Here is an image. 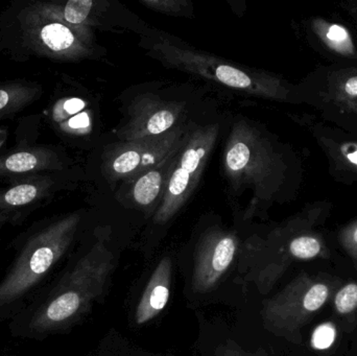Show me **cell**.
Segmentation results:
<instances>
[{"mask_svg": "<svg viewBox=\"0 0 357 356\" xmlns=\"http://www.w3.org/2000/svg\"><path fill=\"white\" fill-rule=\"evenodd\" d=\"M115 265L116 259L104 240L77 254L8 321L10 336L41 342L73 330L104 295Z\"/></svg>", "mask_w": 357, "mask_h": 356, "instance_id": "obj_1", "label": "cell"}, {"mask_svg": "<svg viewBox=\"0 0 357 356\" xmlns=\"http://www.w3.org/2000/svg\"><path fill=\"white\" fill-rule=\"evenodd\" d=\"M66 160L52 146H25L0 156V181L8 183L65 169Z\"/></svg>", "mask_w": 357, "mask_h": 356, "instance_id": "obj_11", "label": "cell"}, {"mask_svg": "<svg viewBox=\"0 0 357 356\" xmlns=\"http://www.w3.org/2000/svg\"><path fill=\"white\" fill-rule=\"evenodd\" d=\"M236 238L233 234L214 231L199 242L193 265L192 288L195 293L211 292L228 272L236 256Z\"/></svg>", "mask_w": 357, "mask_h": 356, "instance_id": "obj_8", "label": "cell"}, {"mask_svg": "<svg viewBox=\"0 0 357 356\" xmlns=\"http://www.w3.org/2000/svg\"><path fill=\"white\" fill-rule=\"evenodd\" d=\"M136 100L131 119L119 132L121 141L161 135L177 127L183 112L182 105L165 102L155 95H144Z\"/></svg>", "mask_w": 357, "mask_h": 356, "instance_id": "obj_9", "label": "cell"}, {"mask_svg": "<svg viewBox=\"0 0 357 356\" xmlns=\"http://www.w3.org/2000/svg\"><path fill=\"white\" fill-rule=\"evenodd\" d=\"M43 94L42 86L25 79L0 83V121L10 118L39 100Z\"/></svg>", "mask_w": 357, "mask_h": 356, "instance_id": "obj_15", "label": "cell"}, {"mask_svg": "<svg viewBox=\"0 0 357 356\" xmlns=\"http://www.w3.org/2000/svg\"><path fill=\"white\" fill-rule=\"evenodd\" d=\"M190 131L187 125H177L161 135L121 141L105 157V176L110 180L136 179L177 155Z\"/></svg>", "mask_w": 357, "mask_h": 356, "instance_id": "obj_6", "label": "cell"}, {"mask_svg": "<svg viewBox=\"0 0 357 356\" xmlns=\"http://www.w3.org/2000/svg\"><path fill=\"white\" fill-rule=\"evenodd\" d=\"M56 173H41L12 181L0 188V213H8L22 224L35 209L50 201L58 192Z\"/></svg>", "mask_w": 357, "mask_h": 356, "instance_id": "obj_10", "label": "cell"}, {"mask_svg": "<svg viewBox=\"0 0 357 356\" xmlns=\"http://www.w3.org/2000/svg\"><path fill=\"white\" fill-rule=\"evenodd\" d=\"M8 224H12V225H20L18 219L14 217V215H8V213H0V229L4 227V226L8 225Z\"/></svg>", "mask_w": 357, "mask_h": 356, "instance_id": "obj_25", "label": "cell"}, {"mask_svg": "<svg viewBox=\"0 0 357 356\" xmlns=\"http://www.w3.org/2000/svg\"><path fill=\"white\" fill-rule=\"evenodd\" d=\"M243 356H271L268 355V353H266V351L261 350V349H259V350L256 351V353H243Z\"/></svg>", "mask_w": 357, "mask_h": 356, "instance_id": "obj_27", "label": "cell"}, {"mask_svg": "<svg viewBox=\"0 0 357 356\" xmlns=\"http://www.w3.org/2000/svg\"><path fill=\"white\" fill-rule=\"evenodd\" d=\"M86 107V102L81 98H68L56 102L52 110V121L60 123L68 118L69 116L79 114Z\"/></svg>", "mask_w": 357, "mask_h": 356, "instance_id": "obj_19", "label": "cell"}, {"mask_svg": "<svg viewBox=\"0 0 357 356\" xmlns=\"http://www.w3.org/2000/svg\"><path fill=\"white\" fill-rule=\"evenodd\" d=\"M340 280L299 274L262 305V323L268 332L294 344L302 343L304 326L328 302Z\"/></svg>", "mask_w": 357, "mask_h": 356, "instance_id": "obj_3", "label": "cell"}, {"mask_svg": "<svg viewBox=\"0 0 357 356\" xmlns=\"http://www.w3.org/2000/svg\"><path fill=\"white\" fill-rule=\"evenodd\" d=\"M173 263L169 256L159 261L142 293L135 311L137 325H144L158 317L169 303L171 296Z\"/></svg>", "mask_w": 357, "mask_h": 356, "instance_id": "obj_13", "label": "cell"}, {"mask_svg": "<svg viewBox=\"0 0 357 356\" xmlns=\"http://www.w3.org/2000/svg\"><path fill=\"white\" fill-rule=\"evenodd\" d=\"M319 33L331 49L343 54H351L354 52L351 37L345 27L339 24H324Z\"/></svg>", "mask_w": 357, "mask_h": 356, "instance_id": "obj_17", "label": "cell"}, {"mask_svg": "<svg viewBox=\"0 0 357 356\" xmlns=\"http://www.w3.org/2000/svg\"><path fill=\"white\" fill-rule=\"evenodd\" d=\"M218 135V125L191 130L174 163L160 205L154 215L155 223L165 224L173 219L188 200L199 183Z\"/></svg>", "mask_w": 357, "mask_h": 356, "instance_id": "obj_5", "label": "cell"}, {"mask_svg": "<svg viewBox=\"0 0 357 356\" xmlns=\"http://www.w3.org/2000/svg\"><path fill=\"white\" fill-rule=\"evenodd\" d=\"M228 175L236 181H254L266 171V160L251 134H234L225 157Z\"/></svg>", "mask_w": 357, "mask_h": 356, "instance_id": "obj_12", "label": "cell"}, {"mask_svg": "<svg viewBox=\"0 0 357 356\" xmlns=\"http://www.w3.org/2000/svg\"><path fill=\"white\" fill-rule=\"evenodd\" d=\"M81 223V213H70L38 222L13 240L14 257L0 280V323L18 315L52 281Z\"/></svg>", "mask_w": 357, "mask_h": 356, "instance_id": "obj_2", "label": "cell"}, {"mask_svg": "<svg viewBox=\"0 0 357 356\" xmlns=\"http://www.w3.org/2000/svg\"><path fill=\"white\" fill-rule=\"evenodd\" d=\"M333 307L339 315L346 316L357 309V284L350 282L340 288L333 298Z\"/></svg>", "mask_w": 357, "mask_h": 356, "instance_id": "obj_18", "label": "cell"}, {"mask_svg": "<svg viewBox=\"0 0 357 356\" xmlns=\"http://www.w3.org/2000/svg\"><path fill=\"white\" fill-rule=\"evenodd\" d=\"M342 98L345 100H354L357 102V75L356 77H349L346 79L345 83L342 86ZM357 109V106L354 107Z\"/></svg>", "mask_w": 357, "mask_h": 356, "instance_id": "obj_23", "label": "cell"}, {"mask_svg": "<svg viewBox=\"0 0 357 356\" xmlns=\"http://www.w3.org/2000/svg\"><path fill=\"white\" fill-rule=\"evenodd\" d=\"M8 132L6 131V129H2L0 127V150L3 148L4 144H6V140H8Z\"/></svg>", "mask_w": 357, "mask_h": 356, "instance_id": "obj_26", "label": "cell"}, {"mask_svg": "<svg viewBox=\"0 0 357 356\" xmlns=\"http://www.w3.org/2000/svg\"><path fill=\"white\" fill-rule=\"evenodd\" d=\"M59 127L66 133H82L90 127V117L87 112L82 111L70 118L58 123Z\"/></svg>", "mask_w": 357, "mask_h": 356, "instance_id": "obj_21", "label": "cell"}, {"mask_svg": "<svg viewBox=\"0 0 357 356\" xmlns=\"http://www.w3.org/2000/svg\"><path fill=\"white\" fill-rule=\"evenodd\" d=\"M177 155L167 159L158 167L144 171L142 175L136 178L132 194H133L134 201L139 206L149 208L155 204L159 198L162 199L163 192H165V186Z\"/></svg>", "mask_w": 357, "mask_h": 356, "instance_id": "obj_16", "label": "cell"}, {"mask_svg": "<svg viewBox=\"0 0 357 356\" xmlns=\"http://www.w3.org/2000/svg\"><path fill=\"white\" fill-rule=\"evenodd\" d=\"M18 41L40 58L75 61L90 54V31H79L56 20L31 3L17 16Z\"/></svg>", "mask_w": 357, "mask_h": 356, "instance_id": "obj_4", "label": "cell"}, {"mask_svg": "<svg viewBox=\"0 0 357 356\" xmlns=\"http://www.w3.org/2000/svg\"><path fill=\"white\" fill-rule=\"evenodd\" d=\"M144 4L150 6L153 10H161L165 13H178L187 6V2L167 0V1H144Z\"/></svg>", "mask_w": 357, "mask_h": 356, "instance_id": "obj_22", "label": "cell"}, {"mask_svg": "<svg viewBox=\"0 0 357 356\" xmlns=\"http://www.w3.org/2000/svg\"><path fill=\"white\" fill-rule=\"evenodd\" d=\"M215 356H243V353L232 343H226L216 351Z\"/></svg>", "mask_w": 357, "mask_h": 356, "instance_id": "obj_24", "label": "cell"}, {"mask_svg": "<svg viewBox=\"0 0 357 356\" xmlns=\"http://www.w3.org/2000/svg\"><path fill=\"white\" fill-rule=\"evenodd\" d=\"M156 49L172 64L195 75L213 79L228 87L245 90L250 93L266 98L278 100L287 98V89L281 85L279 79L270 75L248 72L220 59L197 54L191 50L181 49L173 44L161 43L156 45Z\"/></svg>", "mask_w": 357, "mask_h": 356, "instance_id": "obj_7", "label": "cell"}, {"mask_svg": "<svg viewBox=\"0 0 357 356\" xmlns=\"http://www.w3.org/2000/svg\"><path fill=\"white\" fill-rule=\"evenodd\" d=\"M328 249L319 236L312 234L296 236L289 240L280 256L264 270L266 281L271 286L274 284L294 261L328 258Z\"/></svg>", "mask_w": 357, "mask_h": 356, "instance_id": "obj_14", "label": "cell"}, {"mask_svg": "<svg viewBox=\"0 0 357 356\" xmlns=\"http://www.w3.org/2000/svg\"><path fill=\"white\" fill-rule=\"evenodd\" d=\"M348 160L350 162L354 163V164L357 165V150L356 152L351 153V154L348 155Z\"/></svg>", "mask_w": 357, "mask_h": 356, "instance_id": "obj_28", "label": "cell"}, {"mask_svg": "<svg viewBox=\"0 0 357 356\" xmlns=\"http://www.w3.org/2000/svg\"><path fill=\"white\" fill-rule=\"evenodd\" d=\"M340 242L357 271V224L350 226L342 232Z\"/></svg>", "mask_w": 357, "mask_h": 356, "instance_id": "obj_20", "label": "cell"}]
</instances>
